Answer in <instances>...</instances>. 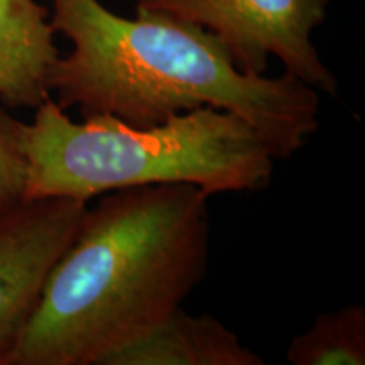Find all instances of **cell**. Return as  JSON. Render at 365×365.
<instances>
[{
	"label": "cell",
	"mask_w": 365,
	"mask_h": 365,
	"mask_svg": "<svg viewBox=\"0 0 365 365\" xmlns=\"http://www.w3.org/2000/svg\"><path fill=\"white\" fill-rule=\"evenodd\" d=\"M86 203L24 200L0 212V365L19 344L54 262L75 239Z\"/></svg>",
	"instance_id": "obj_5"
},
{
	"label": "cell",
	"mask_w": 365,
	"mask_h": 365,
	"mask_svg": "<svg viewBox=\"0 0 365 365\" xmlns=\"http://www.w3.org/2000/svg\"><path fill=\"white\" fill-rule=\"evenodd\" d=\"M51 14L38 0H0V102L36 108L51 97L49 71L59 58Z\"/></svg>",
	"instance_id": "obj_6"
},
{
	"label": "cell",
	"mask_w": 365,
	"mask_h": 365,
	"mask_svg": "<svg viewBox=\"0 0 365 365\" xmlns=\"http://www.w3.org/2000/svg\"><path fill=\"white\" fill-rule=\"evenodd\" d=\"M261 355L212 314L175 309L144 336L108 354L100 365H264Z\"/></svg>",
	"instance_id": "obj_7"
},
{
	"label": "cell",
	"mask_w": 365,
	"mask_h": 365,
	"mask_svg": "<svg viewBox=\"0 0 365 365\" xmlns=\"http://www.w3.org/2000/svg\"><path fill=\"white\" fill-rule=\"evenodd\" d=\"M22 129L24 122L0 108V212L26 200L27 161Z\"/></svg>",
	"instance_id": "obj_9"
},
{
	"label": "cell",
	"mask_w": 365,
	"mask_h": 365,
	"mask_svg": "<svg viewBox=\"0 0 365 365\" xmlns=\"http://www.w3.org/2000/svg\"><path fill=\"white\" fill-rule=\"evenodd\" d=\"M286 359L293 365H364V304L318 314L308 330L293 336Z\"/></svg>",
	"instance_id": "obj_8"
},
{
	"label": "cell",
	"mask_w": 365,
	"mask_h": 365,
	"mask_svg": "<svg viewBox=\"0 0 365 365\" xmlns=\"http://www.w3.org/2000/svg\"><path fill=\"white\" fill-rule=\"evenodd\" d=\"M208 198L193 185L102 195L6 365H100L170 317L207 274Z\"/></svg>",
	"instance_id": "obj_1"
},
{
	"label": "cell",
	"mask_w": 365,
	"mask_h": 365,
	"mask_svg": "<svg viewBox=\"0 0 365 365\" xmlns=\"http://www.w3.org/2000/svg\"><path fill=\"white\" fill-rule=\"evenodd\" d=\"M330 0H137L135 11L163 12L220 39L242 73L262 76L276 56L287 75L335 95L339 81L322 61L312 33Z\"/></svg>",
	"instance_id": "obj_4"
},
{
	"label": "cell",
	"mask_w": 365,
	"mask_h": 365,
	"mask_svg": "<svg viewBox=\"0 0 365 365\" xmlns=\"http://www.w3.org/2000/svg\"><path fill=\"white\" fill-rule=\"evenodd\" d=\"M134 19L98 0H53L51 24L71 43L49 71L63 110L149 127L176 113L213 107L249 122L276 159H287L318 130L319 95L284 75L242 73L217 36L163 12Z\"/></svg>",
	"instance_id": "obj_2"
},
{
	"label": "cell",
	"mask_w": 365,
	"mask_h": 365,
	"mask_svg": "<svg viewBox=\"0 0 365 365\" xmlns=\"http://www.w3.org/2000/svg\"><path fill=\"white\" fill-rule=\"evenodd\" d=\"M26 200L95 196L154 185H193L205 195L262 191L272 180L269 145L234 112L200 107L149 127L113 117L73 122L46 98L22 129Z\"/></svg>",
	"instance_id": "obj_3"
}]
</instances>
